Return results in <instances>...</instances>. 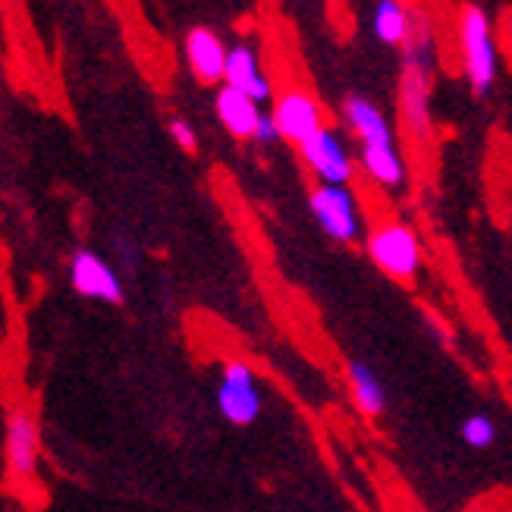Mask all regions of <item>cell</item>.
Instances as JSON below:
<instances>
[{
	"label": "cell",
	"instance_id": "2e32d148",
	"mask_svg": "<svg viewBox=\"0 0 512 512\" xmlns=\"http://www.w3.org/2000/svg\"><path fill=\"white\" fill-rule=\"evenodd\" d=\"M371 26H374L377 41H384L387 48H406V44L412 41L415 22H412L403 0H377Z\"/></svg>",
	"mask_w": 512,
	"mask_h": 512
},
{
	"label": "cell",
	"instance_id": "30bf717a",
	"mask_svg": "<svg viewBox=\"0 0 512 512\" xmlns=\"http://www.w3.org/2000/svg\"><path fill=\"white\" fill-rule=\"evenodd\" d=\"M224 85L236 88V92H242V95H249L258 104L274 98V85H271V79H267V73L261 70L258 51L252 48L249 41H239L230 48Z\"/></svg>",
	"mask_w": 512,
	"mask_h": 512
},
{
	"label": "cell",
	"instance_id": "7a4b0ae2",
	"mask_svg": "<svg viewBox=\"0 0 512 512\" xmlns=\"http://www.w3.org/2000/svg\"><path fill=\"white\" fill-rule=\"evenodd\" d=\"M459 51H462L465 79H469V85L478 95H487L497 82L500 57H497L491 19L475 4H465L459 10Z\"/></svg>",
	"mask_w": 512,
	"mask_h": 512
},
{
	"label": "cell",
	"instance_id": "d6986e66",
	"mask_svg": "<svg viewBox=\"0 0 512 512\" xmlns=\"http://www.w3.org/2000/svg\"><path fill=\"white\" fill-rule=\"evenodd\" d=\"M280 139H283V136H280V129H277L274 114H264L261 123H258V129H255V142H258V145H274V142H280Z\"/></svg>",
	"mask_w": 512,
	"mask_h": 512
},
{
	"label": "cell",
	"instance_id": "52a82bcc",
	"mask_svg": "<svg viewBox=\"0 0 512 512\" xmlns=\"http://www.w3.org/2000/svg\"><path fill=\"white\" fill-rule=\"evenodd\" d=\"M70 283L79 296L95 299V302H110L120 305L123 302V283L117 277V271L110 267L98 252H76L70 261Z\"/></svg>",
	"mask_w": 512,
	"mask_h": 512
},
{
	"label": "cell",
	"instance_id": "ac0fdd59",
	"mask_svg": "<svg viewBox=\"0 0 512 512\" xmlns=\"http://www.w3.org/2000/svg\"><path fill=\"white\" fill-rule=\"evenodd\" d=\"M167 129H170L173 142L180 145L183 151H195V148H198V136H195V129H192V123H189V120L173 117V120L167 123Z\"/></svg>",
	"mask_w": 512,
	"mask_h": 512
},
{
	"label": "cell",
	"instance_id": "9c48e42d",
	"mask_svg": "<svg viewBox=\"0 0 512 512\" xmlns=\"http://www.w3.org/2000/svg\"><path fill=\"white\" fill-rule=\"evenodd\" d=\"M227 57H230V48L214 29L195 26L186 35V60H189V70L198 82H205V85L224 82Z\"/></svg>",
	"mask_w": 512,
	"mask_h": 512
},
{
	"label": "cell",
	"instance_id": "277c9868",
	"mask_svg": "<svg viewBox=\"0 0 512 512\" xmlns=\"http://www.w3.org/2000/svg\"><path fill=\"white\" fill-rule=\"evenodd\" d=\"M308 208L315 214L318 227L333 242H355L362 236V214H359V198L349 186H327L318 183L308 195Z\"/></svg>",
	"mask_w": 512,
	"mask_h": 512
},
{
	"label": "cell",
	"instance_id": "4fadbf2b",
	"mask_svg": "<svg viewBox=\"0 0 512 512\" xmlns=\"http://www.w3.org/2000/svg\"><path fill=\"white\" fill-rule=\"evenodd\" d=\"M214 110L217 120L224 123V129L233 139H255V129L264 117V110L258 101H252L249 95L236 92L230 85H220L214 95Z\"/></svg>",
	"mask_w": 512,
	"mask_h": 512
},
{
	"label": "cell",
	"instance_id": "9a60e30c",
	"mask_svg": "<svg viewBox=\"0 0 512 512\" xmlns=\"http://www.w3.org/2000/svg\"><path fill=\"white\" fill-rule=\"evenodd\" d=\"M362 170L371 176V180L381 189H403L406 186V161L399 154L396 145H368L359 154Z\"/></svg>",
	"mask_w": 512,
	"mask_h": 512
},
{
	"label": "cell",
	"instance_id": "e0dca14e",
	"mask_svg": "<svg viewBox=\"0 0 512 512\" xmlns=\"http://www.w3.org/2000/svg\"><path fill=\"white\" fill-rule=\"evenodd\" d=\"M462 440L469 443L472 450H487V447H494V440H497V425L487 415H469L462 421V428H459Z\"/></svg>",
	"mask_w": 512,
	"mask_h": 512
},
{
	"label": "cell",
	"instance_id": "ba28073f",
	"mask_svg": "<svg viewBox=\"0 0 512 512\" xmlns=\"http://www.w3.org/2000/svg\"><path fill=\"white\" fill-rule=\"evenodd\" d=\"M274 120H277V129L286 142H308L315 136L318 129H324V114H321V104L311 98L302 88H289L283 92L277 101H274Z\"/></svg>",
	"mask_w": 512,
	"mask_h": 512
},
{
	"label": "cell",
	"instance_id": "8992f818",
	"mask_svg": "<svg viewBox=\"0 0 512 512\" xmlns=\"http://www.w3.org/2000/svg\"><path fill=\"white\" fill-rule=\"evenodd\" d=\"M299 154H302L305 167L318 176V183L349 186L352 173H355V161L337 129H330V126L318 129L308 142L299 145Z\"/></svg>",
	"mask_w": 512,
	"mask_h": 512
},
{
	"label": "cell",
	"instance_id": "6da1fadb",
	"mask_svg": "<svg viewBox=\"0 0 512 512\" xmlns=\"http://www.w3.org/2000/svg\"><path fill=\"white\" fill-rule=\"evenodd\" d=\"M431 85H434V38L431 26L418 16L412 26V41L406 44V63L399 76V114L418 145L434 139V114H431Z\"/></svg>",
	"mask_w": 512,
	"mask_h": 512
},
{
	"label": "cell",
	"instance_id": "3957f363",
	"mask_svg": "<svg viewBox=\"0 0 512 512\" xmlns=\"http://www.w3.org/2000/svg\"><path fill=\"white\" fill-rule=\"evenodd\" d=\"M365 249L377 271H384L393 280H415L421 271V242L406 224H384L371 230Z\"/></svg>",
	"mask_w": 512,
	"mask_h": 512
},
{
	"label": "cell",
	"instance_id": "7c38bea8",
	"mask_svg": "<svg viewBox=\"0 0 512 512\" xmlns=\"http://www.w3.org/2000/svg\"><path fill=\"white\" fill-rule=\"evenodd\" d=\"M343 123L352 129V136L362 142V148L368 145H396L393 129L384 117V110L374 101L362 98V95H349L340 107Z\"/></svg>",
	"mask_w": 512,
	"mask_h": 512
},
{
	"label": "cell",
	"instance_id": "5bb4252c",
	"mask_svg": "<svg viewBox=\"0 0 512 512\" xmlns=\"http://www.w3.org/2000/svg\"><path fill=\"white\" fill-rule=\"evenodd\" d=\"M346 381H349L352 403L359 406L362 415H368V418L384 415V409H387V390H384V381L377 377V371L368 362L349 359V365H346Z\"/></svg>",
	"mask_w": 512,
	"mask_h": 512
},
{
	"label": "cell",
	"instance_id": "8fae6325",
	"mask_svg": "<svg viewBox=\"0 0 512 512\" xmlns=\"http://www.w3.org/2000/svg\"><path fill=\"white\" fill-rule=\"evenodd\" d=\"M7 469L16 478H32L38 465V425L26 409H16L7 421Z\"/></svg>",
	"mask_w": 512,
	"mask_h": 512
},
{
	"label": "cell",
	"instance_id": "5b68a950",
	"mask_svg": "<svg viewBox=\"0 0 512 512\" xmlns=\"http://www.w3.org/2000/svg\"><path fill=\"white\" fill-rule=\"evenodd\" d=\"M217 409L236 428H246L252 421H258L261 415L258 381H255V371L242 359H230L224 365L220 387H217Z\"/></svg>",
	"mask_w": 512,
	"mask_h": 512
}]
</instances>
